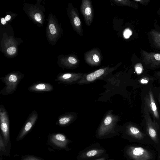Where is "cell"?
I'll use <instances>...</instances> for the list:
<instances>
[{"mask_svg": "<svg viewBox=\"0 0 160 160\" xmlns=\"http://www.w3.org/2000/svg\"><path fill=\"white\" fill-rule=\"evenodd\" d=\"M34 17L36 20L38 22L41 20L42 18L41 15L39 13L36 14L34 16Z\"/></svg>", "mask_w": 160, "mask_h": 160, "instance_id": "obj_30", "label": "cell"}, {"mask_svg": "<svg viewBox=\"0 0 160 160\" xmlns=\"http://www.w3.org/2000/svg\"><path fill=\"white\" fill-rule=\"evenodd\" d=\"M86 24L88 26L91 24L94 17V12L92 2L90 0H83L80 7Z\"/></svg>", "mask_w": 160, "mask_h": 160, "instance_id": "obj_7", "label": "cell"}, {"mask_svg": "<svg viewBox=\"0 0 160 160\" xmlns=\"http://www.w3.org/2000/svg\"><path fill=\"white\" fill-rule=\"evenodd\" d=\"M159 158H160V157H159Z\"/></svg>", "mask_w": 160, "mask_h": 160, "instance_id": "obj_38", "label": "cell"}, {"mask_svg": "<svg viewBox=\"0 0 160 160\" xmlns=\"http://www.w3.org/2000/svg\"><path fill=\"white\" fill-rule=\"evenodd\" d=\"M72 115L69 113H66L58 116L56 124L61 127L66 126L72 121Z\"/></svg>", "mask_w": 160, "mask_h": 160, "instance_id": "obj_15", "label": "cell"}, {"mask_svg": "<svg viewBox=\"0 0 160 160\" xmlns=\"http://www.w3.org/2000/svg\"><path fill=\"white\" fill-rule=\"evenodd\" d=\"M158 102H159L160 105V93H159V94L158 95Z\"/></svg>", "mask_w": 160, "mask_h": 160, "instance_id": "obj_35", "label": "cell"}, {"mask_svg": "<svg viewBox=\"0 0 160 160\" xmlns=\"http://www.w3.org/2000/svg\"><path fill=\"white\" fill-rule=\"evenodd\" d=\"M17 51L16 48L14 47H11L9 48L7 50V53L9 55L14 54Z\"/></svg>", "mask_w": 160, "mask_h": 160, "instance_id": "obj_24", "label": "cell"}, {"mask_svg": "<svg viewBox=\"0 0 160 160\" xmlns=\"http://www.w3.org/2000/svg\"><path fill=\"white\" fill-rule=\"evenodd\" d=\"M0 160H2V156H0Z\"/></svg>", "mask_w": 160, "mask_h": 160, "instance_id": "obj_37", "label": "cell"}, {"mask_svg": "<svg viewBox=\"0 0 160 160\" xmlns=\"http://www.w3.org/2000/svg\"><path fill=\"white\" fill-rule=\"evenodd\" d=\"M24 77V74L19 72H13L1 78V80L5 84V86L0 91V94L7 95L13 94Z\"/></svg>", "mask_w": 160, "mask_h": 160, "instance_id": "obj_1", "label": "cell"}, {"mask_svg": "<svg viewBox=\"0 0 160 160\" xmlns=\"http://www.w3.org/2000/svg\"><path fill=\"white\" fill-rule=\"evenodd\" d=\"M112 121V118L109 116H107L104 120V123L106 125H109Z\"/></svg>", "mask_w": 160, "mask_h": 160, "instance_id": "obj_29", "label": "cell"}, {"mask_svg": "<svg viewBox=\"0 0 160 160\" xmlns=\"http://www.w3.org/2000/svg\"><path fill=\"white\" fill-rule=\"evenodd\" d=\"M21 160H44L33 155H27L22 157Z\"/></svg>", "mask_w": 160, "mask_h": 160, "instance_id": "obj_21", "label": "cell"}, {"mask_svg": "<svg viewBox=\"0 0 160 160\" xmlns=\"http://www.w3.org/2000/svg\"><path fill=\"white\" fill-rule=\"evenodd\" d=\"M53 89L51 83L39 81L33 83L28 88V90L32 92L41 93L51 92Z\"/></svg>", "mask_w": 160, "mask_h": 160, "instance_id": "obj_10", "label": "cell"}, {"mask_svg": "<svg viewBox=\"0 0 160 160\" xmlns=\"http://www.w3.org/2000/svg\"><path fill=\"white\" fill-rule=\"evenodd\" d=\"M11 19V16L9 15H7L5 17V19L6 21H8Z\"/></svg>", "mask_w": 160, "mask_h": 160, "instance_id": "obj_32", "label": "cell"}, {"mask_svg": "<svg viewBox=\"0 0 160 160\" xmlns=\"http://www.w3.org/2000/svg\"><path fill=\"white\" fill-rule=\"evenodd\" d=\"M104 159L103 158H100V159H97V160H104Z\"/></svg>", "mask_w": 160, "mask_h": 160, "instance_id": "obj_36", "label": "cell"}, {"mask_svg": "<svg viewBox=\"0 0 160 160\" xmlns=\"http://www.w3.org/2000/svg\"><path fill=\"white\" fill-rule=\"evenodd\" d=\"M140 54L141 61L147 67L153 69L160 67V53L141 49Z\"/></svg>", "mask_w": 160, "mask_h": 160, "instance_id": "obj_2", "label": "cell"}, {"mask_svg": "<svg viewBox=\"0 0 160 160\" xmlns=\"http://www.w3.org/2000/svg\"><path fill=\"white\" fill-rule=\"evenodd\" d=\"M127 153L134 160H150L152 158V155L148 151L140 147H130Z\"/></svg>", "mask_w": 160, "mask_h": 160, "instance_id": "obj_6", "label": "cell"}, {"mask_svg": "<svg viewBox=\"0 0 160 160\" xmlns=\"http://www.w3.org/2000/svg\"><path fill=\"white\" fill-rule=\"evenodd\" d=\"M78 12L76 8L72 6L70 12V18L74 30L79 35L82 36V26Z\"/></svg>", "mask_w": 160, "mask_h": 160, "instance_id": "obj_9", "label": "cell"}, {"mask_svg": "<svg viewBox=\"0 0 160 160\" xmlns=\"http://www.w3.org/2000/svg\"><path fill=\"white\" fill-rule=\"evenodd\" d=\"M157 13L160 16V7L157 11Z\"/></svg>", "mask_w": 160, "mask_h": 160, "instance_id": "obj_34", "label": "cell"}, {"mask_svg": "<svg viewBox=\"0 0 160 160\" xmlns=\"http://www.w3.org/2000/svg\"><path fill=\"white\" fill-rule=\"evenodd\" d=\"M38 117V113L36 111L32 112L22 126L16 139V141L20 140L25 137L36 123Z\"/></svg>", "mask_w": 160, "mask_h": 160, "instance_id": "obj_5", "label": "cell"}, {"mask_svg": "<svg viewBox=\"0 0 160 160\" xmlns=\"http://www.w3.org/2000/svg\"><path fill=\"white\" fill-rule=\"evenodd\" d=\"M148 35L151 47L160 51V31L152 29L148 32Z\"/></svg>", "mask_w": 160, "mask_h": 160, "instance_id": "obj_11", "label": "cell"}, {"mask_svg": "<svg viewBox=\"0 0 160 160\" xmlns=\"http://www.w3.org/2000/svg\"><path fill=\"white\" fill-rule=\"evenodd\" d=\"M6 21L5 18H2L1 19V23L3 25H4L6 24Z\"/></svg>", "mask_w": 160, "mask_h": 160, "instance_id": "obj_31", "label": "cell"}, {"mask_svg": "<svg viewBox=\"0 0 160 160\" xmlns=\"http://www.w3.org/2000/svg\"><path fill=\"white\" fill-rule=\"evenodd\" d=\"M145 106L153 116L154 118L158 120L159 119V115L157 107L153 92L150 90L148 94L144 98Z\"/></svg>", "mask_w": 160, "mask_h": 160, "instance_id": "obj_8", "label": "cell"}, {"mask_svg": "<svg viewBox=\"0 0 160 160\" xmlns=\"http://www.w3.org/2000/svg\"><path fill=\"white\" fill-rule=\"evenodd\" d=\"M78 76V75L76 73H60L57 76L55 81L58 83L70 84L77 80Z\"/></svg>", "mask_w": 160, "mask_h": 160, "instance_id": "obj_13", "label": "cell"}, {"mask_svg": "<svg viewBox=\"0 0 160 160\" xmlns=\"http://www.w3.org/2000/svg\"><path fill=\"white\" fill-rule=\"evenodd\" d=\"M6 146L3 137L1 133L0 134V156H2L6 152Z\"/></svg>", "mask_w": 160, "mask_h": 160, "instance_id": "obj_20", "label": "cell"}, {"mask_svg": "<svg viewBox=\"0 0 160 160\" xmlns=\"http://www.w3.org/2000/svg\"><path fill=\"white\" fill-rule=\"evenodd\" d=\"M149 81V78L148 77H143L141 78L139 80L140 83L142 84H147Z\"/></svg>", "mask_w": 160, "mask_h": 160, "instance_id": "obj_28", "label": "cell"}, {"mask_svg": "<svg viewBox=\"0 0 160 160\" xmlns=\"http://www.w3.org/2000/svg\"><path fill=\"white\" fill-rule=\"evenodd\" d=\"M116 5L120 6H125L132 7L135 9L138 8L139 6L136 2L128 0H114L112 1Z\"/></svg>", "mask_w": 160, "mask_h": 160, "instance_id": "obj_18", "label": "cell"}, {"mask_svg": "<svg viewBox=\"0 0 160 160\" xmlns=\"http://www.w3.org/2000/svg\"><path fill=\"white\" fill-rule=\"evenodd\" d=\"M132 32L131 31L128 29H127L124 32L123 35L125 38H128L132 35Z\"/></svg>", "mask_w": 160, "mask_h": 160, "instance_id": "obj_27", "label": "cell"}, {"mask_svg": "<svg viewBox=\"0 0 160 160\" xmlns=\"http://www.w3.org/2000/svg\"><path fill=\"white\" fill-rule=\"evenodd\" d=\"M84 58L86 62L91 65H98L100 62L101 55L99 51L97 50H92L85 53Z\"/></svg>", "mask_w": 160, "mask_h": 160, "instance_id": "obj_12", "label": "cell"}, {"mask_svg": "<svg viewBox=\"0 0 160 160\" xmlns=\"http://www.w3.org/2000/svg\"><path fill=\"white\" fill-rule=\"evenodd\" d=\"M49 29L50 33L52 35H54L57 32V29L55 25L53 23H51L49 26Z\"/></svg>", "mask_w": 160, "mask_h": 160, "instance_id": "obj_23", "label": "cell"}, {"mask_svg": "<svg viewBox=\"0 0 160 160\" xmlns=\"http://www.w3.org/2000/svg\"><path fill=\"white\" fill-rule=\"evenodd\" d=\"M143 110L144 118L146 122L147 134L155 142L158 143V138L157 124L152 120L149 112L147 108L145 106Z\"/></svg>", "mask_w": 160, "mask_h": 160, "instance_id": "obj_4", "label": "cell"}, {"mask_svg": "<svg viewBox=\"0 0 160 160\" xmlns=\"http://www.w3.org/2000/svg\"><path fill=\"white\" fill-rule=\"evenodd\" d=\"M51 142L58 148H64L67 143L66 137L63 134L56 133L50 134L49 135Z\"/></svg>", "mask_w": 160, "mask_h": 160, "instance_id": "obj_14", "label": "cell"}, {"mask_svg": "<svg viewBox=\"0 0 160 160\" xmlns=\"http://www.w3.org/2000/svg\"><path fill=\"white\" fill-rule=\"evenodd\" d=\"M133 1L136 2L137 3H139L140 4L147 6L150 2V0H133Z\"/></svg>", "mask_w": 160, "mask_h": 160, "instance_id": "obj_25", "label": "cell"}, {"mask_svg": "<svg viewBox=\"0 0 160 160\" xmlns=\"http://www.w3.org/2000/svg\"><path fill=\"white\" fill-rule=\"evenodd\" d=\"M78 62L77 60L74 57L70 56L66 60L65 62L62 63L64 67H70L76 65Z\"/></svg>", "mask_w": 160, "mask_h": 160, "instance_id": "obj_19", "label": "cell"}, {"mask_svg": "<svg viewBox=\"0 0 160 160\" xmlns=\"http://www.w3.org/2000/svg\"><path fill=\"white\" fill-rule=\"evenodd\" d=\"M97 151L96 150H92L88 151L86 155L88 157H91L96 155L97 154Z\"/></svg>", "mask_w": 160, "mask_h": 160, "instance_id": "obj_26", "label": "cell"}, {"mask_svg": "<svg viewBox=\"0 0 160 160\" xmlns=\"http://www.w3.org/2000/svg\"><path fill=\"white\" fill-rule=\"evenodd\" d=\"M156 75L157 76L160 77V71L157 72L156 73Z\"/></svg>", "mask_w": 160, "mask_h": 160, "instance_id": "obj_33", "label": "cell"}, {"mask_svg": "<svg viewBox=\"0 0 160 160\" xmlns=\"http://www.w3.org/2000/svg\"><path fill=\"white\" fill-rule=\"evenodd\" d=\"M107 69V68H101L87 75L86 77L87 81L91 82L94 81L102 75Z\"/></svg>", "mask_w": 160, "mask_h": 160, "instance_id": "obj_17", "label": "cell"}, {"mask_svg": "<svg viewBox=\"0 0 160 160\" xmlns=\"http://www.w3.org/2000/svg\"><path fill=\"white\" fill-rule=\"evenodd\" d=\"M135 70L137 74H141L143 72V68L142 64L141 63L136 64L134 67Z\"/></svg>", "mask_w": 160, "mask_h": 160, "instance_id": "obj_22", "label": "cell"}, {"mask_svg": "<svg viewBox=\"0 0 160 160\" xmlns=\"http://www.w3.org/2000/svg\"><path fill=\"white\" fill-rule=\"evenodd\" d=\"M9 120L8 113L4 106H0V128L4 142L6 146L10 141Z\"/></svg>", "mask_w": 160, "mask_h": 160, "instance_id": "obj_3", "label": "cell"}, {"mask_svg": "<svg viewBox=\"0 0 160 160\" xmlns=\"http://www.w3.org/2000/svg\"><path fill=\"white\" fill-rule=\"evenodd\" d=\"M128 132L130 135L138 139H142L145 135L139 129L134 126H130L128 128Z\"/></svg>", "mask_w": 160, "mask_h": 160, "instance_id": "obj_16", "label": "cell"}]
</instances>
